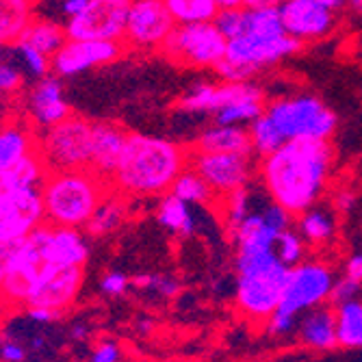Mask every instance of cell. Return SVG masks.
I'll list each match as a JSON object with an SVG mask.
<instances>
[{
    "instance_id": "obj_1",
    "label": "cell",
    "mask_w": 362,
    "mask_h": 362,
    "mask_svg": "<svg viewBox=\"0 0 362 362\" xmlns=\"http://www.w3.org/2000/svg\"><path fill=\"white\" fill-rule=\"evenodd\" d=\"M332 165L334 148L330 141L293 139L262 158L260 178L272 202L291 215H300L319 202Z\"/></svg>"
},
{
    "instance_id": "obj_2",
    "label": "cell",
    "mask_w": 362,
    "mask_h": 362,
    "mask_svg": "<svg viewBox=\"0 0 362 362\" xmlns=\"http://www.w3.org/2000/svg\"><path fill=\"white\" fill-rule=\"evenodd\" d=\"M187 168L189 152L180 144L154 135L128 133L124 152L109 182L126 197L165 195Z\"/></svg>"
},
{
    "instance_id": "obj_3",
    "label": "cell",
    "mask_w": 362,
    "mask_h": 362,
    "mask_svg": "<svg viewBox=\"0 0 362 362\" xmlns=\"http://www.w3.org/2000/svg\"><path fill=\"white\" fill-rule=\"evenodd\" d=\"M46 176L48 170L37 152L0 174V243L24 239L46 221L42 200Z\"/></svg>"
},
{
    "instance_id": "obj_4",
    "label": "cell",
    "mask_w": 362,
    "mask_h": 362,
    "mask_svg": "<svg viewBox=\"0 0 362 362\" xmlns=\"http://www.w3.org/2000/svg\"><path fill=\"white\" fill-rule=\"evenodd\" d=\"M111 189V182L91 168L48 172L42 185L44 217L52 226L78 230Z\"/></svg>"
},
{
    "instance_id": "obj_5",
    "label": "cell",
    "mask_w": 362,
    "mask_h": 362,
    "mask_svg": "<svg viewBox=\"0 0 362 362\" xmlns=\"http://www.w3.org/2000/svg\"><path fill=\"white\" fill-rule=\"evenodd\" d=\"M235 267L239 310L254 321H267L280 306L288 267L282 265L274 247H237Z\"/></svg>"
},
{
    "instance_id": "obj_6",
    "label": "cell",
    "mask_w": 362,
    "mask_h": 362,
    "mask_svg": "<svg viewBox=\"0 0 362 362\" xmlns=\"http://www.w3.org/2000/svg\"><path fill=\"white\" fill-rule=\"evenodd\" d=\"M300 48L302 44L286 33L274 37L241 35L228 40L226 57L215 65V72L223 83H245L252 81L260 70L300 52Z\"/></svg>"
},
{
    "instance_id": "obj_7",
    "label": "cell",
    "mask_w": 362,
    "mask_h": 362,
    "mask_svg": "<svg viewBox=\"0 0 362 362\" xmlns=\"http://www.w3.org/2000/svg\"><path fill=\"white\" fill-rule=\"evenodd\" d=\"M265 113L272 117L284 141H293V139L330 141L339 126L337 113L321 98L313 93L278 98V100L265 107Z\"/></svg>"
},
{
    "instance_id": "obj_8",
    "label": "cell",
    "mask_w": 362,
    "mask_h": 362,
    "mask_svg": "<svg viewBox=\"0 0 362 362\" xmlns=\"http://www.w3.org/2000/svg\"><path fill=\"white\" fill-rule=\"evenodd\" d=\"M37 154L48 172L83 170L91 163V122L70 115L42 130L37 139Z\"/></svg>"
},
{
    "instance_id": "obj_9",
    "label": "cell",
    "mask_w": 362,
    "mask_h": 362,
    "mask_svg": "<svg viewBox=\"0 0 362 362\" xmlns=\"http://www.w3.org/2000/svg\"><path fill=\"white\" fill-rule=\"evenodd\" d=\"M226 37L215 22L176 24L168 40L160 44V52L170 61L187 68H213L226 57Z\"/></svg>"
},
{
    "instance_id": "obj_10",
    "label": "cell",
    "mask_w": 362,
    "mask_h": 362,
    "mask_svg": "<svg viewBox=\"0 0 362 362\" xmlns=\"http://www.w3.org/2000/svg\"><path fill=\"white\" fill-rule=\"evenodd\" d=\"M334 284L332 269L321 260H302L288 269L286 286L280 300V310L300 317L302 313L323 306Z\"/></svg>"
},
{
    "instance_id": "obj_11",
    "label": "cell",
    "mask_w": 362,
    "mask_h": 362,
    "mask_svg": "<svg viewBox=\"0 0 362 362\" xmlns=\"http://www.w3.org/2000/svg\"><path fill=\"white\" fill-rule=\"evenodd\" d=\"M133 0H89L87 9L63 24L68 40L122 42Z\"/></svg>"
},
{
    "instance_id": "obj_12",
    "label": "cell",
    "mask_w": 362,
    "mask_h": 362,
    "mask_svg": "<svg viewBox=\"0 0 362 362\" xmlns=\"http://www.w3.org/2000/svg\"><path fill=\"white\" fill-rule=\"evenodd\" d=\"M176 22L163 0H133L122 44L133 50H156L168 40Z\"/></svg>"
},
{
    "instance_id": "obj_13",
    "label": "cell",
    "mask_w": 362,
    "mask_h": 362,
    "mask_svg": "<svg viewBox=\"0 0 362 362\" xmlns=\"http://www.w3.org/2000/svg\"><path fill=\"white\" fill-rule=\"evenodd\" d=\"M191 168L200 174L215 195H228L247 187L254 174L252 154L241 152H193Z\"/></svg>"
},
{
    "instance_id": "obj_14",
    "label": "cell",
    "mask_w": 362,
    "mask_h": 362,
    "mask_svg": "<svg viewBox=\"0 0 362 362\" xmlns=\"http://www.w3.org/2000/svg\"><path fill=\"white\" fill-rule=\"evenodd\" d=\"M122 54H124L122 42L65 40V44L50 59V70L57 78H72L93 68L109 65Z\"/></svg>"
},
{
    "instance_id": "obj_15",
    "label": "cell",
    "mask_w": 362,
    "mask_h": 362,
    "mask_svg": "<svg viewBox=\"0 0 362 362\" xmlns=\"http://www.w3.org/2000/svg\"><path fill=\"white\" fill-rule=\"evenodd\" d=\"M83 284V267H68V265H46L37 280L33 282L26 295V308L40 306L50 310H65L81 291Z\"/></svg>"
},
{
    "instance_id": "obj_16",
    "label": "cell",
    "mask_w": 362,
    "mask_h": 362,
    "mask_svg": "<svg viewBox=\"0 0 362 362\" xmlns=\"http://www.w3.org/2000/svg\"><path fill=\"white\" fill-rule=\"evenodd\" d=\"M239 100H265V91L254 81H245V83L200 81L187 89V93L180 98L178 109L185 113H217L226 105H233Z\"/></svg>"
},
{
    "instance_id": "obj_17",
    "label": "cell",
    "mask_w": 362,
    "mask_h": 362,
    "mask_svg": "<svg viewBox=\"0 0 362 362\" xmlns=\"http://www.w3.org/2000/svg\"><path fill=\"white\" fill-rule=\"evenodd\" d=\"M278 11L284 33L300 44L323 40L337 26V13L313 0H286Z\"/></svg>"
},
{
    "instance_id": "obj_18",
    "label": "cell",
    "mask_w": 362,
    "mask_h": 362,
    "mask_svg": "<svg viewBox=\"0 0 362 362\" xmlns=\"http://www.w3.org/2000/svg\"><path fill=\"white\" fill-rule=\"evenodd\" d=\"M26 111L30 124H35L40 130L52 128L54 124L72 115V109L65 100L61 81L57 76H44L35 81L26 95Z\"/></svg>"
},
{
    "instance_id": "obj_19",
    "label": "cell",
    "mask_w": 362,
    "mask_h": 362,
    "mask_svg": "<svg viewBox=\"0 0 362 362\" xmlns=\"http://www.w3.org/2000/svg\"><path fill=\"white\" fill-rule=\"evenodd\" d=\"M126 139H128V133L113 122L91 124V163H89V168L109 180L119 163Z\"/></svg>"
},
{
    "instance_id": "obj_20",
    "label": "cell",
    "mask_w": 362,
    "mask_h": 362,
    "mask_svg": "<svg viewBox=\"0 0 362 362\" xmlns=\"http://www.w3.org/2000/svg\"><path fill=\"white\" fill-rule=\"evenodd\" d=\"M298 337L300 341L319 351H327L339 347V334H337V310L327 306H317L306 310V315L298 323Z\"/></svg>"
},
{
    "instance_id": "obj_21",
    "label": "cell",
    "mask_w": 362,
    "mask_h": 362,
    "mask_svg": "<svg viewBox=\"0 0 362 362\" xmlns=\"http://www.w3.org/2000/svg\"><path fill=\"white\" fill-rule=\"evenodd\" d=\"M37 152V137L24 122L0 124V174L18 168Z\"/></svg>"
},
{
    "instance_id": "obj_22",
    "label": "cell",
    "mask_w": 362,
    "mask_h": 362,
    "mask_svg": "<svg viewBox=\"0 0 362 362\" xmlns=\"http://www.w3.org/2000/svg\"><path fill=\"white\" fill-rule=\"evenodd\" d=\"M87 254V243L76 228H63L50 223V233L46 241V258L50 265L83 267Z\"/></svg>"
},
{
    "instance_id": "obj_23",
    "label": "cell",
    "mask_w": 362,
    "mask_h": 362,
    "mask_svg": "<svg viewBox=\"0 0 362 362\" xmlns=\"http://www.w3.org/2000/svg\"><path fill=\"white\" fill-rule=\"evenodd\" d=\"M193 152H241L252 154L250 130L245 126L215 124L197 135Z\"/></svg>"
},
{
    "instance_id": "obj_24",
    "label": "cell",
    "mask_w": 362,
    "mask_h": 362,
    "mask_svg": "<svg viewBox=\"0 0 362 362\" xmlns=\"http://www.w3.org/2000/svg\"><path fill=\"white\" fill-rule=\"evenodd\" d=\"M35 11V0H0V46L16 44Z\"/></svg>"
},
{
    "instance_id": "obj_25",
    "label": "cell",
    "mask_w": 362,
    "mask_h": 362,
    "mask_svg": "<svg viewBox=\"0 0 362 362\" xmlns=\"http://www.w3.org/2000/svg\"><path fill=\"white\" fill-rule=\"evenodd\" d=\"M128 213V204H126V195L117 193L115 189H111L105 200L98 204V209L93 211V215L89 217V221L85 223L87 233L93 237H105L113 230H117L124 221Z\"/></svg>"
},
{
    "instance_id": "obj_26",
    "label": "cell",
    "mask_w": 362,
    "mask_h": 362,
    "mask_svg": "<svg viewBox=\"0 0 362 362\" xmlns=\"http://www.w3.org/2000/svg\"><path fill=\"white\" fill-rule=\"evenodd\" d=\"M65 40H68V35H65V28L59 22H52L50 18H33L18 42H24L52 59V54L65 44Z\"/></svg>"
},
{
    "instance_id": "obj_27",
    "label": "cell",
    "mask_w": 362,
    "mask_h": 362,
    "mask_svg": "<svg viewBox=\"0 0 362 362\" xmlns=\"http://www.w3.org/2000/svg\"><path fill=\"white\" fill-rule=\"evenodd\" d=\"M156 219L163 228H168L174 235L189 237L195 230V217L191 213V204L178 200V197L172 193L163 195L158 211H156Z\"/></svg>"
},
{
    "instance_id": "obj_28",
    "label": "cell",
    "mask_w": 362,
    "mask_h": 362,
    "mask_svg": "<svg viewBox=\"0 0 362 362\" xmlns=\"http://www.w3.org/2000/svg\"><path fill=\"white\" fill-rule=\"evenodd\" d=\"M337 230V219L332 215V211L319 209L317 204L304 213H300L298 219V233L302 235V239L306 243L313 245H323L334 237Z\"/></svg>"
},
{
    "instance_id": "obj_29",
    "label": "cell",
    "mask_w": 362,
    "mask_h": 362,
    "mask_svg": "<svg viewBox=\"0 0 362 362\" xmlns=\"http://www.w3.org/2000/svg\"><path fill=\"white\" fill-rule=\"evenodd\" d=\"M230 235L237 247H274L280 233L269 228L260 213H250Z\"/></svg>"
},
{
    "instance_id": "obj_30",
    "label": "cell",
    "mask_w": 362,
    "mask_h": 362,
    "mask_svg": "<svg viewBox=\"0 0 362 362\" xmlns=\"http://www.w3.org/2000/svg\"><path fill=\"white\" fill-rule=\"evenodd\" d=\"M334 310L339 345L347 349H362V302L351 300Z\"/></svg>"
},
{
    "instance_id": "obj_31",
    "label": "cell",
    "mask_w": 362,
    "mask_h": 362,
    "mask_svg": "<svg viewBox=\"0 0 362 362\" xmlns=\"http://www.w3.org/2000/svg\"><path fill=\"white\" fill-rule=\"evenodd\" d=\"M250 141H252V154L265 158L269 154H274L278 148H282L286 141L280 135V130L276 128V124L272 122V117L262 111L250 126Z\"/></svg>"
},
{
    "instance_id": "obj_32",
    "label": "cell",
    "mask_w": 362,
    "mask_h": 362,
    "mask_svg": "<svg viewBox=\"0 0 362 362\" xmlns=\"http://www.w3.org/2000/svg\"><path fill=\"white\" fill-rule=\"evenodd\" d=\"M176 24L215 22L219 9L215 0H163Z\"/></svg>"
},
{
    "instance_id": "obj_33",
    "label": "cell",
    "mask_w": 362,
    "mask_h": 362,
    "mask_svg": "<svg viewBox=\"0 0 362 362\" xmlns=\"http://www.w3.org/2000/svg\"><path fill=\"white\" fill-rule=\"evenodd\" d=\"M170 193L172 195H176L178 200H182V202H187V204H209L211 200H213V191H211V187L206 185V180L197 174L193 168H187L176 180H174V185H172V189H170Z\"/></svg>"
},
{
    "instance_id": "obj_34",
    "label": "cell",
    "mask_w": 362,
    "mask_h": 362,
    "mask_svg": "<svg viewBox=\"0 0 362 362\" xmlns=\"http://www.w3.org/2000/svg\"><path fill=\"white\" fill-rule=\"evenodd\" d=\"M282 20L278 9H243V30L241 35H258V37H274L282 35ZM239 35V37H241Z\"/></svg>"
},
{
    "instance_id": "obj_35",
    "label": "cell",
    "mask_w": 362,
    "mask_h": 362,
    "mask_svg": "<svg viewBox=\"0 0 362 362\" xmlns=\"http://www.w3.org/2000/svg\"><path fill=\"white\" fill-rule=\"evenodd\" d=\"M262 111H265V100H239L233 105H226L215 113V124L226 126H250Z\"/></svg>"
},
{
    "instance_id": "obj_36",
    "label": "cell",
    "mask_w": 362,
    "mask_h": 362,
    "mask_svg": "<svg viewBox=\"0 0 362 362\" xmlns=\"http://www.w3.org/2000/svg\"><path fill=\"white\" fill-rule=\"evenodd\" d=\"M276 256L280 258V262L284 267H295V265H300V262L304 260L306 256V241L302 239V235L298 233V230H282V233L278 235L276 239Z\"/></svg>"
},
{
    "instance_id": "obj_37",
    "label": "cell",
    "mask_w": 362,
    "mask_h": 362,
    "mask_svg": "<svg viewBox=\"0 0 362 362\" xmlns=\"http://www.w3.org/2000/svg\"><path fill=\"white\" fill-rule=\"evenodd\" d=\"M221 200H223L226 226H228L230 230H235V228L250 215V206H252L250 191H247V187H243V189H237V191H233V193L223 195Z\"/></svg>"
},
{
    "instance_id": "obj_38",
    "label": "cell",
    "mask_w": 362,
    "mask_h": 362,
    "mask_svg": "<svg viewBox=\"0 0 362 362\" xmlns=\"http://www.w3.org/2000/svg\"><path fill=\"white\" fill-rule=\"evenodd\" d=\"M18 54L24 63V70L33 76V78H44L50 72V57H46L44 52L35 50L33 46L24 44V42H16Z\"/></svg>"
},
{
    "instance_id": "obj_39",
    "label": "cell",
    "mask_w": 362,
    "mask_h": 362,
    "mask_svg": "<svg viewBox=\"0 0 362 362\" xmlns=\"http://www.w3.org/2000/svg\"><path fill=\"white\" fill-rule=\"evenodd\" d=\"M22 70L9 61H0V107H5L22 87Z\"/></svg>"
},
{
    "instance_id": "obj_40",
    "label": "cell",
    "mask_w": 362,
    "mask_h": 362,
    "mask_svg": "<svg viewBox=\"0 0 362 362\" xmlns=\"http://www.w3.org/2000/svg\"><path fill=\"white\" fill-rule=\"evenodd\" d=\"M133 284L137 288H146V291H154L163 298H174L178 293V282L172 276H154V274H146V276H137L133 278Z\"/></svg>"
},
{
    "instance_id": "obj_41",
    "label": "cell",
    "mask_w": 362,
    "mask_h": 362,
    "mask_svg": "<svg viewBox=\"0 0 362 362\" xmlns=\"http://www.w3.org/2000/svg\"><path fill=\"white\" fill-rule=\"evenodd\" d=\"M360 286H362V284H358V282H354V280H349V278L343 276L341 280H334V284H332V288H330V298H327V302H332V306L339 308V306H343V304H347V302H351V300L358 298Z\"/></svg>"
},
{
    "instance_id": "obj_42",
    "label": "cell",
    "mask_w": 362,
    "mask_h": 362,
    "mask_svg": "<svg viewBox=\"0 0 362 362\" xmlns=\"http://www.w3.org/2000/svg\"><path fill=\"white\" fill-rule=\"evenodd\" d=\"M295 327H298V317L291 313H284L280 308H276L267 319V334H272V337H286L295 330Z\"/></svg>"
},
{
    "instance_id": "obj_43",
    "label": "cell",
    "mask_w": 362,
    "mask_h": 362,
    "mask_svg": "<svg viewBox=\"0 0 362 362\" xmlns=\"http://www.w3.org/2000/svg\"><path fill=\"white\" fill-rule=\"evenodd\" d=\"M260 215H262V219H265V223L269 228H274L276 233H282V230L291 228V221H293V215L276 202H269L265 209L260 211Z\"/></svg>"
},
{
    "instance_id": "obj_44",
    "label": "cell",
    "mask_w": 362,
    "mask_h": 362,
    "mask_svg": "<svg viewBox=\"0 0 362 362\" xmlns=\"http://www.w3.org/2000/svg\"><path fill=\"white\" fill-rule=\"evenodd\" d=\"M128 286H130V278H128V276H124V274H119V272H111V274H107V276L103 278V282H100L103 293L111 295V298H117V295H124Z\"/></svg>"
},
{
    "instance_id": "obj_45",
    "label": "cell",
    "mask_w": 362,
    "mask_h": 362,
    "mask_svg": "<svg viewBox=\"0 0 362 362\" xmlns=\"http://www.w3.org/2000/svg\"><path fill=\"white\" fill-rule=\"evenodd\" d=\"M87 5H89V0H59V13L68 22V20L78 18L87 9Z\"/></svg>"
},
{
    "instance_id": "obj_46",
    "label": "cell",
    "mask_w": 362,
    "mask_h": 362,
    "mask_svg": "<svg viewBox=\"0 0 362 362\" xmlns=\"http://www.w3.org/2000/svg\"><path fill=\"white\" fill-rule=\"evenodd\" d=\"M356 202H358V197L351 189H341L332 197V204H334L337 213H351L356 209Z\"/></svg>"
},
{
    "instance_id": "obj_47",
    "label": "cell",
    "mask_w": 362,
    "mask_h": 362,
    "mask_svg": "<svg viewBox=\"0 0 362 362\" xmlns=\"http://www.w3.org/2000/svg\"><path fill=\"white\" fill-rule=\"evenodd\" d=\"M26 354L24 347L16 341H3L0 343V360L3 362H24Z\"/></svg>"
},
{
    "instance_id": "obj_48",
    "label": "cell",
    "mask_w": 362,
    "mask_h": 362,
    "mask_svg": "<svg viewBox=\"0 0 362 362\" xmlns=\"http://www.w3.org/2000/svg\"><path fill=\"white\" fill-rule=\"evenodd\" d=\"M20 241V239H18ZM18 241H11V243H0V284H3L9 267H11V260L16 256V250H18Z\"/></svg>"
},
{
    "instance_id": "obj_49",
    "label": "cell",
    "mask_w": 362,
    "mask_h": 362,
    "mask_svg": "<svg viewBox=\"0 0 362 362\" xmlns=\"http://www.w3.org/2000/svg\"><path fill=\"white\" fill-rule=\"evenodd\" d=\"M119 360V347L115 343H103L91 356V362H117Z\"/></svg>"
},
{
    "instance_id": "obj_50",
    "label": "cell",
    "mask_w": 362,
    "mask_h": 362,
    "mask_svg": "<svg viewBox=\"0 0 362 362\" xmlns=\"http://www.w3.org/2000/svg\"><path fill=\"white\" fill-rule=\"evenodd\" d=\"M345 278L362 284V252L358 254H351L349 260L345 262Z\"/></svg>"
},
{
    "instance_id": "obj_51",
    "label": "cell",
    "mask_w": 362,
    "mask_h": 362,
    "mask_svg": "<svg viewBox=\"0 0 362 362\" xmlns=\"http://www.w3.org/2000/svg\"><path fill=\"white\" fill-rule=\"evenodd\" d=\"M59 315H61V313L50 310V308H40V306H30V308H28V317H30L33 321H37V323H50V321H54Z\"/></svg>"
},
{
    "instance_id": "obj_52",
    "label": "cell",
    "mask_w": 362,
    "mask_h": 362,
    "mask_svg": "<svg viewBox=\"0 0 362 362\" xmlns=\"http://www.w3.org/2000/svg\"><path fill=\"white\" fill-rule=\"evenodd\" d=\"M286 3V0H245V7L252 9H278Z\"/></svg>"
},
{
    "instance_id": "obj_53",
    "label": "cell",
    "mask_w": 362,
    "mask_h": 362,
    "mask_svg": "<svg viewBox=\"0 0 362 362\" xmlns=\"http://www.w3.org/2000/svg\"><path fill=\"white\" fill-rule=\"evenodd\" d=\"M313 3H317V5H321V7H325V9H330V11H341L343 7H347V3L349 0H313Z\"/></svg>"
},
{
    "instance_id": "obj_54",
    "label": "cell",
    "mask_w": 362,
    "mask_h": 362,
    "mask_svg": "<svg viewBox=\"0 0 362 362\" xmlns=\"http://www.w3.org/2000/svg\"><path fill=\"white\" fill-rule=\"evenodd\" d=\"M215 5L219 11H228V9H239L245 7V0H215Z\"/></svg>"
},
{
    "instance_id": "obj_55",
    "label": "cell",
    "mask_w": 362,
    "mask_h": 362,
    "mask_svg": "<svg viewBox=\"0 0 362 362\" xmlns=\"http://www.w3.org/2000/svg\"><path fill=\"white\" fill-rule=\"evenodd\" d=\"M347 7L354 11V13H358V16H362V0H349L347 3Z\"/></svg>"
},
{
    "instance_id": "obj_56",
    "label": "cell",
    "mask_w": 362,
    "mask_h": 362,
    "mask_svg": "<svg viewBox=\"0 0 362 362\" xmlns=\"http://www.w3.org/2000/svg\"><path fill=\"white\" fill-rule=\"evenodd\" d=\"M72 334H74V339H85V334H87V330H85V327H83V325H76V327H74V332H72Z\"/></svg>"
},
{
    "instance_id": "obj_57",
    "label": "cell",
    "mask_w": 362,
    "mask_h": 362,
    "mask_svg": "<svg viewBox=\"0 0 362 362\" xmlns=\"http://www.w3.org/2000/svg\"><path fill=\"white\" fill-rule=\"evenodd\" d=\"M42 345H44V341H42V339H33V347H37V349H40Z\"/></svg>"
}]
</instances>
